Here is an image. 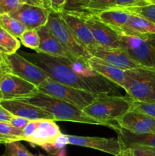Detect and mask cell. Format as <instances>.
<instances>
[{
  "label": "cell",
  "mask_w": 155,
  "mask_h": 156,
  "mask_svg": "<svg viewBox=\"0 0 155 156\" xmlns=\"http://www.w3.org/2000/svg\"><path fill=\"white\" fill-rule=\"evenodd\" d=\"M116 31L129 57L140 66L155 70V34H130Z\"/></svg>",
  "instance_id": "obj_6"
},
{
  "label": "cell",
  "mask_w": 155,
  "mask_h": 156,
  "mask_svg": "<svg viewBox=\"0 0 155 156\" xmlns=\"http://www.w3.org/2000/svg\"><path fill=\"white\" fill-rule=\"evenodd\" d=\"M19 41L26 47L36 50L40 47V37L36 30H27L20 37Z\"/></svg>",
  "instance_id": "obj_28"
},
{
  "label": "cell",
  "mask_w": 155,
  "mask_h": 156,
  "mask_svg": "<svg viewBox=\"0 0 155 156\" xmlns=\"http://www.w3.org/2000/svg\"><path fill=\"white\" fill-rule=\"evenodd\" d=\"M30 120H27V119L22 118V117H14L11 120L10 123L15 127L18 128V129L23 130L24 129L26 126L27 125V123L30 122Z\"/></svg>",
  "instance_id": "obj_35"
},
{
  "label": "cell",
  "mask_w": 155,
  "mask_h": 156,
  "mask_svg": "<svg viewBox=\"0 0 155 156\" xmlns=\"http://www.w3.org/2000/svg\"><path fill=\"white\" fill-rule=\"evenodd\" d=\"M74 13L83 20L99 46L106 48L124 49L119 35L116 30L102 22L95 15L87 12Z\"/></svg>",
  "instance_id": "obj_9"
},
{
  "label": "cell",
  "mask_w": 155,
  "mask_h": 156,
  "mask_svg": "<svg viewBox=\"0 0 155 156\" xmlns=\"http://www.w3.org/2000/svg\"><path fill=\"white\" fill-rule=\"evenodd\" d=\"M29 1L30 2V3H31L32 5H39V6H42V7H43L39 0H29Z\"/></svg>",
  "instance_id": "obj_41"
},
{
  "label": "cell",
  "mask_w": 155,
  "mask_h": 156,
  "mask_svg": "<svg viewBox=\"0 0 155 156\" xmlns=\"http://www.w3.org/2000/svg\"><path fill=\"white\" fill-rule=\"evenodd\" d=\"M132 151L133 156H155V148L143 145H130L128 147Z\"/></svg>",
  "instance_id": "obj_33"
},
{
  "label": "cell",
  "mask_w": 155,
  "mask_h": 156,
  "mask_svg": "<svg viewBox=\"0 0 155 156\" xmlns=\"http://www.w3.org/2000/svg\"><path fill=\"white\" fill-rule=\"evenodd\" d=\"M94 15L115 30H119L124 28L129 23L131 13L122 9H108Z\"/></svg>",
  "instance_id": "obj_20"
},
{
  "label": "cell",
  "mask_w": 155,
  "mask_h": 156,
  "mask_svg": "<svg viewBox=\"0 0 155 156\" xmlns=\"http://www.w3.org/2000/svg\"><path fill=\"white\" fill-rule=\"evenodd\" d=\"M0 26L18 40L21 34L27 30L22 23L9 15H4L0 17Z\"/></svg>",
  "instance_id": "obj_25"
},
{
  "label": "cell",
  "mask_w": 155,
  "mask_h": 156,
  "mask_svg": "<svg viewBox=\"0 0 155 156\" xmlns=\"http://www.w3.org/2000/svg\"><path fill=\"white\" fill-rule=\"evenodd\" d=\"M4 59L8 73L18 76L35 86L38 87L50 78L42 69L27 60L20 53L4 56Z\"/></svg>",
  "instance_id": "obj_8"
},
{
  "label": "cell",
  "mask_w": 155,
  "mask_h": 156,
  "mask_svg": "<svg viewBox=\"0 0 155 156\" xmlns=\"http://www.w3.org/2000/svg\"><path fill=\"white\" fill-rule=\"evenodd\" d=\"M37 156H44V155H37Z\"/></svg>",
  "instance_id": "obj_47"
},
{
  "label": "cell",
  "mask_w": 155,
  "mask_h": 156,
  "mask_svg": "<svg viewBox=\"0 0 155 156\" xmlns=\"http://www.w3.org/2000/svg\"><path fill=\"white\" fill-rule=\"evenodd\" d=\"M5 152L2 156H37L29 152L21 141L11 142L5 144Z\"/></svg>",
  "instance_id": "obj_29"
},
{
  "label": "cell",
  "mask_w": 155,
  "mask_h": 156,
  "mask_svg": "<svg viewBox=\"0 0 155 156\" xmlns=\"http://www.w3.org/2000/svg\"><path fill=\"white\" fill-rule=\"evenodd\" d=\"M116 156H133V154L129 148H122L121 152Z\"/></svg>",
  "instance_id": "obj_38"
},
{
  "label": "cell",
  "mask_w": 155,
  "mask_h": 156,
  "mask_svg": "<svg viewBox=\"0 0 155 156\" xmlns=\"http://www.w3.org/2000/svg\"><path fill=\"white\" fill-rule=\"evenodd\" d=\"M147 2H148V4L155 5V0H147Z\"/></svg>",
  "instance_id": "obj_42"
},
{
  "label": "cell",
  "mask_w": 155,
  "mask_h": 156,
  "mask_svg": "<svg viewBox=\"0 0 155 156\" xmlns=\"http://www.w3.org/2000/svg\"><path fill=\"white\" fill-rule=\"evenodd\" d=\"M0 73H5V72H4V70H3V69H2L1 68H0Z\"/></svg>",
  "instance_id": "obj_46"
},
{
  "label": "cell",
  "mask_w": 155,
  "mask_h": 156,
  "mask_svg": "<svg viewBox=\"0 0 155 156\" xmlns=\"http://www.w3.org/2000/svg\"><path fill=\"white\" fill-rule=\"evenodd\" d=\"M21 41L0 26V53L3 56L17 53L21 47Z\"/></svg>",
  "instance_id": "obj_23"
},
{
  "label": "cell",
  "mask_w": 155,
  "mask_h": 156,
  "mask_svg": "<svg viewBox=\"0 0 155 156\" xmlns=\"http://www.w3.org/2000/svg\"><path fill=\"white\" fill-rule=\"evenodd\" d=\"M22 140V130L13 126L9 122H0V144Z\"/></svg>",
  "instance_id": "obj_24"
},
{
  "label": "cell",
  "mask_w": 155,
  "mask_h": 156,
  "mask_svg": "<svg viewBox=\"0 0 155 156\" xmlns=\"http://www.w3.org/2000/svg\"><path fill=\"white\" fill-rule=\"evenodd\" d=\"M37 87L27 81L6 73L0 82V92L2 100H14L30 95L37 91Z\"/></svg>",
  "instance_id": "obj_11"
},
{
  "label": "cell",
  "mask_w": 155,
  "mask_h": 156,
  "mask_svg": "<svg viewBox=\"0 0 155 156\" xmlns=\"http://www.w3.org/2000/svg\"><path fill=\"white\" fill-rule=\"evenodd\" d=\"M50 12L42 6L21 3L19 8L9 15L22 23L28 30H37L47 24Z\"/></svg>",
  "instance_id": "obj_10"
},
{
  "label": "cell",
  "mask_w": 155,
  "mask_h": 156,
  "mask_svg": "<svg viewBox=\"0 0 155 156\" xmlns=\"http://www.w3.org/2000/svg\"><path fill=\"white\" fill-rule=\"evenodd\" d=\"M119 31L130 34H155V24L143 17L131 13L129 23Z\"/></svg>",
  "instance_id": "obj_22"
},
{
  "label": "cell",
  "mask_w": 155,
  "mask_h": 156,
  "mask_svg": "<svg viewBox=\"0 0 155 156\" xmlns=\"http://www.w3.org/2000/svg\"><path fill=\"white\" fill-rule=\"evenodd\" d=\"M123 89L133 101L155 103V70L139 66L125 71Z\"/></svg>",
  "instance_id": "obj_5"
},
{
  "label": "cell",
  "mask_w": 155,
  "mask_h": 156,
  "mask_svg": "<svg viewBox=\"0 0 155 156\" xmlns=\"http://www.w3.org/2000/svg\"><path fill=\"white\" fill-rule=\"evenodd\" d=\"M68 145L96 149L114 156L119 155L122 145L118 139L97 136H81L68 135Z\"/></svg>",
  "instance_id": "obj_13"
},
{
  "label": "cell",
  "mask_w": 155,
  "mask_h": 156,
  "mask_svg": "<svg viewBox=\"0 0 155 156\" xmlns=\"http://www.w3.org/2000/svg\"><path fill=\"white\" fill-rule=\"evenodd\" d=\"M46 25L66 52L68 59L71 63L88 65V60L92 56L65 24L60 14L50 12Z\"/></svg>",
  "instance_id": "obj_4"
},
{
  "label": "cell",
  "mask_w": 155,
  "mask_h": 156,
  "mask_svg": "<svg viewBox=\"0 0 155 156\" xmlns=\"http://www.w3.org/2000/svg\"><path fill=\"white\" fill-rule=\"evenodd\" d=\"M40 37V47L35 52L43 53L62 59H68L66 52L50 31L47 25L43 26L36 30Z\"/></svg>",
  "instance_id": "obj_19"
},
{
  "label": "cell",
  "mask_w": 155,
  "mask_h": 156,
  "mask_svg": "<svg viewBox=\"0 0 155 156\" xmlns=\"http://www.w3.org/2000/svg\"><path fill=\"white\" fill-rule=\"evenodd\" d=\"M15 116L10 114L2 106L0 105V122H9V123H10L11 120Z\"/></svg>",
  "instance_id": "obj_36"
},
{
  "label": "cell",
  "mask_w": 155,
  "mask_h": 156,
  "mask_svg": "<svg viewBox=\"0 0 155 156\" xmlns=\"http://www.w3.org/2000/svg\"><path fill=\"white\" fill-rule=\"evenodd\" d=\"M18 100L27 102L34 106L42 108L43 110L52 114L56 118V121L76 122L107 126L105 123L88 117L81 110L75 108L73 105L38 91L30 95L18 98Z\"/></svg>",
  "instance_id": "obj_2"
},
{
  "label": "cell",
  "mask_w": 155,
  "mask_h": 156,
  "mask_svg": "<svg viewBox=\"0 0 155 156\" xmlns=\"http://www.w3.org/2000/svg\"><path fill=\"white\" fill-rule=\"evenodd\" d=\"M39 1L40 2L41 4H42V5L43 6L45 9H46L47 10H49L50 12H53V11H52L51 6H50V2H49V0H39Z\"/></svg>",
  "instance_id": "obj_40"
},
{
  "label": "cell",
  "mask_w": 155,
  "mask_h": 156,
  "mask_svg": "<svg viewBox=\"0 0 155 156\" xmlns=\"http://www.w3.org/2000/svg\"><path fill=\"white\" fill-rule=\"evenodd\" d=\"M37 89L40 92L67 102L81 111L92 103L97 96L89 91L61 84L51 78L41 83Z\"/></svg>",
  "instance_id": "obj_7"
},
{
  "label": "cell",
  "mask_w": 155,
  "mask_h": 156,
  "mask_svg": "<svg viewBox=\"0 0 155 156\" xmlns=\"http://www.w3.org/2000/svg\"><path fill=\"white\" fill-rule=\"evenodd\" d=\"M5 74H6V73H0V82H1L3 76H5Z\"/></svg>",
  "instance_id": "obj_43"
},
{
  "label": "cell",
  "mask_w": 155,
  "mask_h": 156,
  "mask_svg": "<svg viewBox=\"0 0 155 156\" xmlns=\"http://www.w3.org/2000/svg\"><path fill=\"white\" fill-rule=\"evenodd\" d=\"M126 11L143 17L155 24V5L147 4L145 5L139 6V7L130 8V9H126Z\"/></svg>",
  "instance_id": "obj_30"
},
{
  "label": "cell",
  "mask_w": 155,
  "mask_h": 156,
  "mask_svg": "<svg viewBox=\"0 0 155 156\" xmlns=\"http://www.w3.org/2000/svg\"><path fill=\"white\" fill-rule=\"evenodd\" d=\"M130 111H138V112L147 114V115L150 116L152 118L155 119V103H140V102H136L132 101Z\"/></svg>",
  "instance_id": "obj_31"
},
{
  "label": "cell",
  "mask_w": 155,
  "mask_h": 156,
  "mask_svg": "<svg viewBox=\"0 0 155 156\" xmlns=\"http://www.w3.org/2000/svg\"><path fill=\"white\" fill-rule=\"evenodd\" d=\"M2 100V95L1 92H0V102H1Z\"/></svg>",
  "instance_id": "obj_45"
},
{
  "label": "cell",
  "mask_w": 155,
  "mask_h": 156,
  "mask_svg": "<svg viewBox=\"0 0 155 156\" xmlns=\"http://www.w3.org/2000/svg\"><path fill=\"white\" fill-rule=\"evenodd\" d=\"M21 0H0V17L4 15H10L19 8Z\"/></svg>",
  "instance_id": "obj_32"
},
{
  "label": "cell",
  "mask_w": 155,
  "mask_h": 156,
  "mask_svg": "<svg viewBox=\"0 0 155 156\" xmlns=\"http://www.w3.org/2000/svg\"><path fill=\"white\" fill-rule=\"evenodd\" d=\"M68 0H49L52 11L56 13H62Z\"/></svg>",
  "instance_id": "obj_34"
},
{
  "label": "cell",
  "mask_w": 155,
  "mask_h": 156,
  "mask_svg": "<svg viewBox=\"0 0 155 156\" xmlns=\"http://www.w3.org/2000/svg\"><path fill=\"white\" fill-rule=\"evenodd\" d=\"M88 65L97 75L123 88L125 82L124 70L113 66L94 56H92L88 59Z\"/></svg>",
  "instance_id": "obj_18"
},
{
  "label": "cell",
  "mask_w": 155,
  "mask_h": 156,
  "mask_svg": "<svg viewBox=\"0 0 155 156\" xmlns=\"http://www.w3.org/2000/svg\"><path fill=\"white\" fill-rule=\"evenodd\" d=\"M21 1H22V2H24V3H27V4H31V3H30V2L29 1V0H21Z\"/></svg>",
  "instance_id": "obj_44"
},
{
  "label": "cell",
  "mask_w": 155,
  "mask_h": 156,
  "mask_svg": "<svg viewBox=\"0 0 155 156\" xmlns=\"http://www.w3.org/2000/svg\"><path fill=\"white\" fill-rule=\"evenodd\" d=\"M132 101V99L121 96L100 94L82 111L88 117L105 123L115 131L119 126L114 122L116 123L130 111Z\"/></svg>",
  "instance_id": "obj_3"
},
{
  "label": "cell",
  "mask_w": 155,
  "mask_h": 156,
  "mask_svg": "<svg viewBox=\"0 0 155 156\" xmlns=\"http://www.w3.org/2000/svg\"><path fill=\"white\" fill-rule=\"evenodd\" d=\"M116 123L120 128L136 135L155 133V119L138 111H128Z\"/></svg>",
  "instance_id": "obj_12"
},
{
  "label": "cell",
  "mask_w": 155,
  "mask_h": 156,
  "mask_svg": "<svg viewBox=\"0 0 155 156\" xmlns=\"http://www.w3.org/2000/svg\"><path fill=\"white\" fill-rule=\"evenodd\" d=\"M36 124L33 133L24 141L33 146L44 147L52 144L62 134L56 121L51 120H35Z\"/></svg>",
  "instance_id": "obj_15"
},
{
  "label": "cell",
  "mask_w": 155,
  "mask_h": 156,
  "mask_svg": "<svg viewBox=\"0 0 155 156\" xmlns=\"http://www.w3.org/2000/svg\"><path fill=\"white\" fill-rule=\"evenodd\" d=\"M89 52L92 56L102 59L124 71L140 66L129 57L124 49L106 48L98 45Z\"/></svg>",
  "instance_id": "obj_16"
},
{
  "label": "cell",
  "mask_w": 155,
  "mask_h": 156,
  "mask_svg": "<svg viewBox=\"0 0 155 156\" xmlns=\"http://www.w3.org/2000/svg\"><path fill=\"white\" fill-rule=\"evenodd\" d=\"M21 56L42 69L53 80L63 85L93 94H108L112 87L108 80L100 76L85 77L78 73L73 69L68 59L54 57L46 53H21Z\"/></svg>",
  "instance_id": "obj_1"
},
{
  "label": "cell",
  "mask_w": 155,
  "mask_h": 156,
  "mask_svg": "<svg viewBox=\"0 0 155 156\" xmlns=\"http://www.w3.org/2000/svg\"><path fill=\"white\" fill-rule=\"evenodd\" d=\"M122 148H126L130 145H143L155 148V133L136 135L119 127L115 130Z\"/></svg>",
  "instance_id": "obj_21"
},
{
  "label": "cell",
  "mask_w": 155,
  "mask_h": 156,
  "mask_svg": "<svg viewBox=\"0 0 155 156\" xmlns=\"http://www.w3.org/2000/svg\"><path fill=\"white\" fill-rule=\"evenodd\" d=\"M148 4L147 0H109L106 5L103 7V10L108 9H126L134 7H139V6L145 5ZM101 11V12H102Z\"/></svg>",
  "instance_id": "obj_27"
},
{
  "label": "cell",
  "mask_w": 155,
  "mask_h": 156,
  "mask_svg": "<svg viewBox=\"0 0 155 156\" xmlns=\"http://www.w3.org/2000/svg\"><path fill=\"white\" fill-rule=\"evenodd\" d=\"M109 1V0H81L78 5L75 12H87L95 15L101 12Z\"/></svg>",
  "instance_id": "obj_26"
},
{
  "label": "cell",
  "mask_w": 155,
  "mask_h": 156,
  "mask_svg": "<svg viewBox=\"0 0 155 156\" xmlns=\"http://www.w3.org/2000/svg\"><path fill=\"white\" fill-rule=\"evenodd\" d=\"M0 105L15 117H22L28 120H51L56 121L52 114L42 108L18 99L2 100Z\"/></svg>",
  "instance_id": "obj_14"
},
{
  "label": "cell",
  "mask_w": 155,
  "mask_h": 156,
  "mask_svg": "<svg viewBox=\"0 0 155 156\" xmlns=\"http://www.w3.org/2000/svg\"><path fill=\"white\" fill-rule=\"evenodd\" d=\"M0 68L4 70L5 73H7V69H6V65H5V59H4V56L2 55L0 53Z\"/></svg>",
  "instance_id": "obj_39"
},
{
  "label": "cell",
  "mask_w": 155,
  "mask_h": 156,
  "mask_svg": "<svg viewBox=\"0 0 155 156\" xmlns=\"http://www.w3.org/2000/svg\"><path fill=\"white\" fill-rule=\"evenodd\" d=\"M81 1V0H68L66 4H65L64 11L71 12H75L76 9H77L78 7V5L79 4V2H80Z\"/></svg>",
  "instance_id": "obj_37"
},
{
  "label": "cell",
  "mask_w": 155,
  "mask_h": 156,
  "mask_svg": "<svg viewBox=\"0 0 155 156\" xmlns=\"http://www.w3.org/2000/svg\"><path fill=\"white\" fill-rule=\"evenodd\" d=\"M61 17L73 32L76 37L84 45V47L90 51L98 46L95 41L91 30L85 24L83 20L74 12H62Z\"/></svg>",
  "instance_id": "obj_17"
}]
</instances>
